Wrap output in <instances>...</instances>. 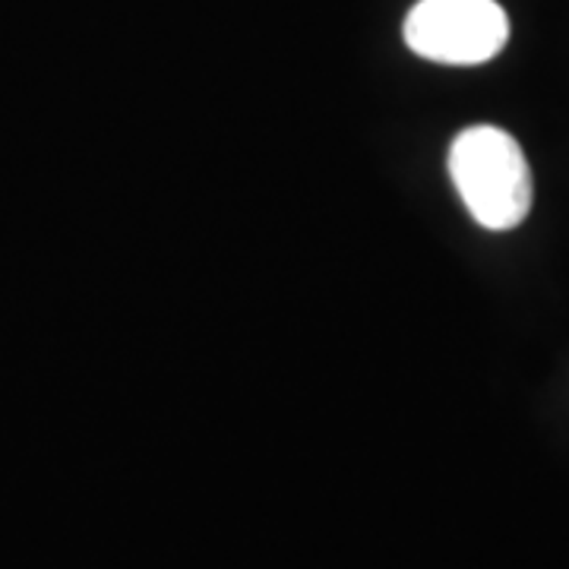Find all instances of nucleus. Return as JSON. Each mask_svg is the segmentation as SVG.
<instances>
[{"label": "nucleus", "instance_id": "nucleus-1", "mask_svg": "<svg viewBox=\"0 0 569 569\" xmlns=\"http://www.w3.org/2000/svg\"><path fill=\"white\" fill-rule=\"evenodd\" d=\"M449 178L471 219L488 231H509L531 209V168L522 146L500 127H468L449 146Z\"/></svg>", "mask_w": 569, "mask_h": 569}, {"label": "nucleus", "instance_id": "nucleus-2", "mask_svg": "<svg viewBox=\"0 0 569 569\" xmlns=\"http://www.w3.org/2000/svg\"><path fill=\"white\" fill-rule=\"evenodd\" d=\"M402 36L425 61L475 67L507 48L509 20L497 0H418L408 10Z\"/></svg>", "mask_w": 569, "mask_h": 569}]
</instances>
